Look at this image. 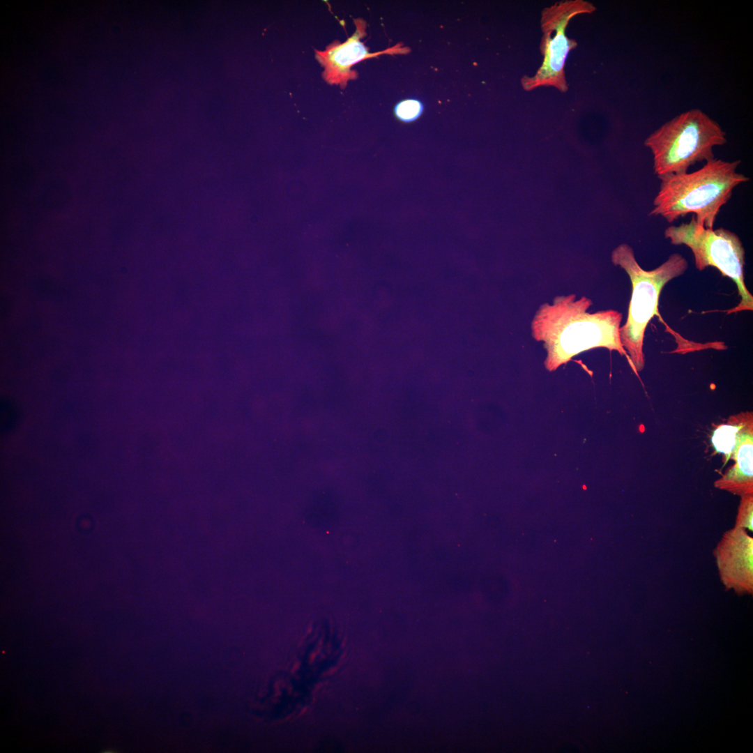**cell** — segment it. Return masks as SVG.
Wrapping results in <instances>:
<instances>
[{
  "mask_svg": "<svg viewBox=\"0 0 753 753\" xmlns=\"http://www.w3.org/2000/svg\"><path fill=\"white\" fill-rule=\"evenodd\" d=\"M734 526L753 531V495L740 496Z\"/></svg>",
  "mask_w": 753,
  "mask_h": 753,
  "instance_id": "11",
  "label": "cell"
},
{
  "mask_svg": "<svg viewBox=\"0 0 753 753\" xmlns=\"http://www.w3.org/2000/svg\"><path fill=\"white\" fill-rule=\"evenodd\" d=\"M591 299L575 294L558 296L544 303L531 321V335L547 351L545 366L556 370L579 353L598 347L628 356L620 340L622 314L614 310L588 312Z\"/></svg>",
  "mask_w": 753,
  "mask_h": 753,
  "instance_id": "1",
  "label": "cell"
},
{
  "mask_svg": "<svg viewBox=\"0 0 753 753\" xmlns=\"http://www.w3.org/2000/svg\"><path fill=\"white\" fill-rule=\"evenodd\" d=\"M720 579L738 595L753 591V538L733 527L722 535L713 551Z\"/></svg>",
  "mask_w": 753,
  "mask_h": 753,
  "instance_id": "7",
  "label": "cell"
},
{
  "mask_svg": "<svg viewBox=\"0 0 753 753\" xmlns=\"http://www.w3.org/2000/svg\"><path fill=\"white\" fill-rule=\"evenodd\" d=\"M423 110V105L418 100L408 99L400 102L395 107V114L401 121L411 122L417 119Z\"/></svg>",
  "mask_w": 753,
  "mask_h": 753,
  "instance_id": "12",
  "label": "cell"
},
{
  "mask_svg": "<svg viewBox=\"0 0 753 753\" xmlns=\"http://www.w3.org/2000/svg\"><path fill=\"white\" fill-rule=\"evenodd\" d=\"M596 9L593 3L584 0L561 1L542 9L540 44L542 62L534 75L521 78L525 91L552 86L562 93L567 92L565 61L568 53L577 47V42L566 36V28L575 16L591 14Z\"/></svg>",
  "mask_w": 753,
  "mask_h": 753,
  "instance_id": "6",
  "label": "cell"
},
{
  "mask_svg": "<svg viewBox=\"0 0 753 753\" xmlns=\"http://www.w3.org/2000/svg\"><path fill=\"white\" fill-rule=\"evenodd\" d=\"M731 459L735 463L715 481V487L739 496L753 495L752 412L746 411Z\"/></svg>",
  "mask_w": 753,
  "mask_h": 753,
  "instance_id": "9",
  "label": "cell"
},
{
  "mask_svg": "<svg viewBox=\"0 0 753 753\" xmlns=\"http://www.w3.org/2000/svg\"><path fill=\"white\" fill-rule=\"evenodd\" d=\"M356 30L345 42L333 41L324 51L315 50L317 60L324 70L323 77L330 84L344 88L350 79L357 77L358 73L351 68L359 61L382 54H400L406 52V48L393 47L384 51L370 53L360 38L366 35V22L363 19H355Z\"/></svg>",
  "mask_w": 753,
  "mask_h": 753,
  "instance_id": "8",
  "label": "cell"
},
{
  "mask_svg": "<svg viewBox=\"0 0 753 753\" xmlns=\"http://www.w3.org/2000/svg\"><path fill=\"white\" fill-rule=\"evenodd\" d=\"M741 161L713 158L693 172L659 178L650 216H660L672 223L692 213L698 225L713 229L721 208L731 199L736 187L750 178L738 172Z\"/></svg>",
  "mask_w": 753,
  "mask_h": 753,
  "instance_id": "2",
  "label": "cell"
},
{
  "mask_svg": "<svg viewBox=\"0 0 753 753\" xmlns=\"http://www.w3.org/2000/svg\"><path fill=\"white\" fill-rule=\"evenodd\" d=\"M746 412L731 416L727 423L718 425L711 436V443L717 452L724 455L727 464L733 456L740 429Z\"/></svg>",
  "mask_w": 753,
  "mask_h": 753,
  "instance_id": "10",
  "label": "cell"
},
{
  "mask_svg": "<svg viewBox=\"0 0 753 753\" xmlns=\"http://www.w3.org/2000/svg\"><path fill=\"white\" fill-rule=\"evenodd\" d=\"M727 142V134L716 121L699 109H691L664 123L644 144L653 155L654 174L661 178L715 158L714 148Z\"/></svg>",
  "mask_w": 753,
  "mask_h": 753,
  "instance_id": "4",
  "label": "cell"
},
{
  "mask_svg": "<svg viewBox=\"0 0 753 753\" xmlns=\"http://www.w3.org/2000/svg\"><path fill=\"white\" fill-rule=\"evenodd\" d=\"M664 235L671 244L685 245L691 250L699 271L713 266L735 282L740 301L727 314L753 310V296L745 282V248L735 232L723 227L705 228L692 215L689 222L667 227Z\"/></svg>",
  "mask_w": 753,
  "mask_h": 753,
  "instance_id": "5",
  "label": "cell"
},
{
  "mask_svg": "<svg viewBox=\"0 0 753 753\" xmlns=\"http://www.w3.org/2000/svg\"><path fill=\"white\" fill-rule=\"evenodd\" d=\"M611 259L615 266L625 270L632 283L627 321L620 327L619 333L628 363L637 374L645 365L643 347L646 326L655 315L661 317L658 314L660 292L669 281L686 271L688 263L683 255L674 253L657 268L646 271L639 264L633 249L626 243L618 245Z\"/></svg>",
  "mask_w": 753,
  "mask_h": 753,
  "instance_id": "3",
  "label": "cell"
}]
</instances>
